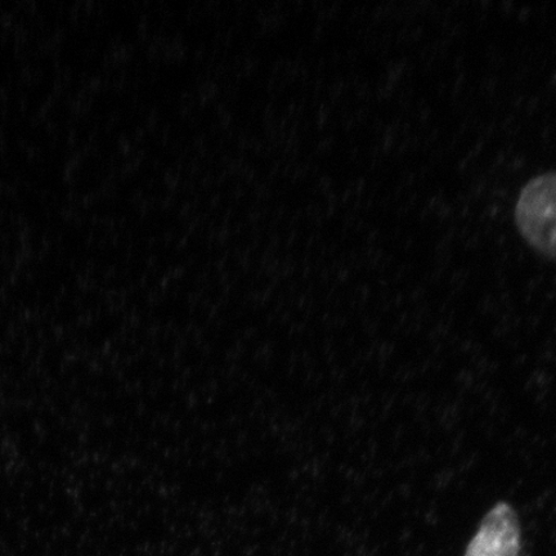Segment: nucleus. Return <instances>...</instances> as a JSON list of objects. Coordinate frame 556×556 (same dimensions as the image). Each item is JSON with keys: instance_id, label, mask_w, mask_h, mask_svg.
Masks as SVG:
<instances>
[{"instance_id": "nucleus-1", "label": "nucleus", "mask_w": 556, "mask_h": 556, "mask_svg": "<svg viewBox=\"0 0 556 556\" xmlns=\"http://www.w3.org/2000/svg\"><path fill=\"white\" fill-rule=\"evenodd\" d=\"M516 224L534 250L556 262V172L541 174L523 187Z\"/></svg>"}, {"instance_id": "nucleus-2", "label": "nucleus", "mask_w": 556, "mask_h": 556, "mask_svg": "<svg viewBox=\"0 0 556 556\" xmlns=\"http://www.w3.org/2000/svg\"><path fill=\"white\" fill-rule=\"evenodd\" d=\"M521 528L518 514L507 503L486 511L464 556H520Z\"/></svg>"}]
</instances>
